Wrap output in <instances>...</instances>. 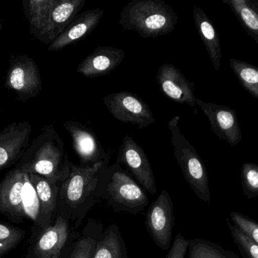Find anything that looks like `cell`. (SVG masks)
Segmentation results:
<instances>
[{
	"instance_id": "6da1fadb",
	"label": "cell",
	"mask_w": 258,
	"mask_h": 258,
	"mask_svg": "<svg viewBox=\"0 0 258 258\" xmlns=\"http://www.w3.org/2000/svg\"><path fill=\"white\" fill-rule=\"evenodd\" d=\"M71 162L54 127L45 125L15 167L25 174H37L51 183L61 184L69 177Z\"/></svg>"
},
{
	"instance_id": "7a4b0ae2",
	"label": "cell",
	"mask_w": 258,
	"mask_h": 258,
	"mask_svg": "<svg viewBox=\"0 0 258 258\" xmlns=\"http://www.w3.org/2000/svg\"><path fill=\"white\" fill-rule=\"evenodd\" d=\"M108 164L99 163L88 168L71 162V173L60 184L57 216L68 220L77 230L98 199L95 195L100 171Z\"/></svg>"
},
{
	"instance_id": "3957f363",
	"label": "cell",
	"mask_w": 258,
	"mask_h": 258,
	"mask_svg": "<svg viewBox=\"0 0 258 258\" xmlns=\"http://www.w3.org/2000/svg\"><path fill=\"white\" fill-rule=\"evenodd\" d=\"M95 195L115 212L136 215L149 204L147 192L118 164L103 168L98 174Z\"/></svg>"
},
{
	"instance_id": "277c9868",
	"label": "cell",
	"mask_w": 258,
	"mask_h": 258,
	"mask_svg": "<svg viewBox=\"0 0 258 258\" xmlns=\"http://www.w3.org/2000/svg\"><path fill=\"white\" fill-rule=\"evenodd\" d=\"M177 20L173 8L162 0H132L122 9L119 23L141 38H156L171 33Z\"/></svg>"
},
{
	"instance_id": "5b68a950",
	"label": "cell",
	"mask_w": 258,
	"mask_h": 258,
	"mask_svg": "<svg viewBox=\"0 0 258 258\" xmlns=\"http://www.w3.org/2000/svg\"><path fill=\"white\" fill-rule=\"evenodd\" d=\"M180 118L179 115H176L168 122L174 156L185 180L194 193L205 202L210 204L211 191L207 169L194 147L180 132Z\"/></svg>"
},
{
	"instance_id": "8992f818",
	"label": "cell",
	"mask_w": 258,
	"mask_h": 258,
	"mask_svg": "<svg viewBox=\"0 0 258 258\" xmlns=\"http://www.w3.org/2000/svg\"><path fill=\"white\" fill-rule=\"evenodd\" d=\"M29 175L14 167L0 182V213L12 222L24 223L31 219L30 198H36Z\"/></svg>"
},
{
	"instance_id": "52a82bcc",
	"label": "cell",
	"mask_w": 258,
	"mask_h": 258,
	"mask_svg": "<svg viewBox=\"0 0 258 258\" xmlns=\"http://www.w3.org/2000/svg\"><path fill=\"white\" fill-rule=\"evenodd\" d=\"M80 234L68 220L57 216L54 224L47 228L31 227L28 248L22 258H63Z\"/></svg>"
},
{
	"instance_id": "ba28073f",
	"label": "cell",
	"mask_w": 258,
	"mask_h": 258,
	"mask_svg": "<svg viewBox=\"0 0 258 258\" xmlns=\"http://www.w3.org/2000/svg\"><path fill=\"white\" fill-rule=\"evenodd\" d=\"M5 86L13 91L21 101L37 96L42 89L39 67L27 55L11 56Z\"/></svg>"
},
{
	"instance_id": "9c48e42d",
	"label": "cell",
	"mask_w": 258,
	"mask_h": 258,
	"mask_svg": "<svg viewBox=\"0 0 258 258\" xmlns=\"http://www.w3.org/2000/svg\"><path fill=\"white\" fill-rule=\"evenodd\" d=\"M146 227L150 237L163 251L171 246L174 227V204L171 195L162 190L146 214Z\"/></svg>"
},
{
	"instance_id": "30bf717a",
	"label": "cell",
	"mask_w": 258,
	"mask_h": 258,
	"mask_svg": "<svg viewBox=\"0 0 258 258\" xmlns=\"http://www.w3.org/2000/svg\"><path fill=\"white\" fill-rule=\"evenodd\" d=\"M116 164L135 179L146 192L156 195V178L148 157L142 147L128 135L125 136L119 148Z\"/></svg>"
},
{
	"instance_id": "8fae6325",
	"label": "cell",
	"mask_w": 258,
	"mask_h": 258,
	"mask_svg": "<svg viewBox=\"0 0 258 258\" xmlns=\"http://www.w3.org/2000/svg\"><path fill=\"white\" fill-rule=\"evenodd\" d=\"M104 105L118 121L138 125L144 129L156 123L148 105L138 95L128 91H121L104 97Z\"/></svg>"
},
{
	"instance_id": "7c38bea8",
	"label": "cell",
	"mask_w": 258,
	"mask_h": 258,
	"mask_svg": "<svg viewBox=\"0 0 258 258\" xmlns=\"http://www.w3.org/2000/svg\"><path fill=\"white\" fill-rule=\"evenodd\" d=\"M72 139L73 148L80 159V166L88 168L99 163L109 164L110 154L106 152L95 132L78 121L63 123Z\"/></svg>"
},
{
	"instance_id": "4fadbf2b",
	"label": "cell",
	"mask_w": 258,
	"mask_h": 258,
	"mask_svg": "<svg viewBox=\"0 0 258 258\" xmlns=\"http://www.w3.org/2000/svg\"><path fill=\"white\" fill-rule=\"evenodd\" d=\"M32 125L28 121L13 122L0 132V173L20 162L30 145Z\"/></svg>"
},
{
	"instance_id": "5bb4252c",
	"label": "cell",
	"mask_w": 258,
	"mask_h": 258,
	"mask_svg": "<svg viewBox=\"0 0 258 258\" xmlns=\"http://www.w3.org/2000/svg\"><path fill=\"white\" fill-rule=\"evenodd\" d=\"M197 105L207 117L211 129L218 138L231 146L237 145L242 141V131L234 109L222 105L205 102L199 98H197Z\"/></svg>"
},
{
	"instance_id": "9a60e30c",
	"label": "cell",
	"mask_w": 258,
	"mask_h": 258,
	"mask_svg": "<svg viewBox=\"0 0 258 258\" xmlns=\"http://www.w3.org/2000/svg\"><path fill=\"white\" fill-rule=\"evenodd\" d=\"M156 82L162 93L169 99L179 104L188 105L195 109L197 98L194 83L189 81L174 65H161L158 70Z\"/></svg>"
},
{
	"instance_id": "2e32d148",
	"label": "cell",
	"mask_w": 258,
	"mask_h": 258,
	"mask_svg": "<svg viewBox=\"0 0 258 258\" xmlns=\"http://www.w3.org/2000/svg\"><path fill=\"white\" fill-rule=\"evenodd\" d=\"M85 0H55L48 20L36 39L49 45L58 37L84 7Z\"/></svg>"
},
{
	"instance_id": "e0dca14e",
	"label": "cell",
	"mask_w": 258,
	"mask_h": 258,
	"mask_svg": "<svg viewBox=\"0 0 258 258\" xmlns=\"http://www.w3.org/2000/svg\"><path fill=\"white\" fill-rule=\"evenodd\" d=\"M27 174L34 188L39 205V216L32 228L43 230L54 224L57 218L60 184L51 183L45 177L37 174Z\"/></svg>"
},
{
	"instance_id": "ac0fdd59",
	"label": "cell",
	"mask_w": 258,
	"mask_h": 258,
	"mask_svg": "<svg viewBox=\"0 0 258 258\" xmlns=\"http://www.w3.org/2000/svg\"><path fill=\"white\" fill-rule=\"evenodd\" d=\"M104 15V10L99 8L78 14L64 31L48 45V51H59L83 40L95 30Z\"/></svg>"
},
{
	"instance_id": "d6986e66",
	"label": "cell",
	"mask_w": 258,
	"mask_h": 258,
	"mask_svg": "<svg viewBox=\"0 0 258 258\" xmlns=\"http://www.w3.org/2000/svg\"><path fill=\"white\" fill-rule=\"evenodd\" d=\"M123 49L112 46H99L83 59L79 65L77 72L88 78L107 75L116 69L124 60Z\"/></svg>"
},
{
	"instance_id": "ffe728a7",
	"label": "cell",
	"mask_w": 258,
	"mask_h": 258,
	"mask_svg": "<svg viewBox=\"0 0 258 258\" xmlns=\"http://www.w3.org/2000/svg\"><path fill=\"white\" fill-rule=\"evenodd\" d=\"M194 19L197 33L209 53L212 66L215 71H219L222 53L218 31L204 11L197 6L194 9Z\"/></svg>"
},
{
	"instance_id": "44dd1931",
	"label": "cell",
	"mask_w": 258,
	"mask_h": 258,
	"mask_svg": "<svg viewBox=\"0 0 258 258\" xmlns=\"http://www.w3.org/2000/svg\"><path fill=\"white\" fill-rule=\"evenodd\" d=\"M104 231L101 221L89 218L80 237L74 242L63 258H93L95 245Z\"/></svg>"
},
{
	"instance_id": "7402d4cb",
	"label": "cell",
	"mask_w": 258,
	"mask_h": 258,
	"mask_svg": "<svg viewBox=\"0 0 258 258\" xmlns=\"http://www.w3.org/2000/svg\"><path fill=\"white\" fill-rule=\"evenodd\" d=\"M93 258H128L126 245L117 224L104 230L97 241Z\"/></svg>"
},
{
	"instance_id": "603a6c76",
	"label": "cell",
	"mask_w": 258,
	"mask_h": 258,
	"mask_svg": "<svg viewBox=\"0 0 258 258\" xmlns=\"http://www.w3.org/2000/svg\"><path fill=\"white\" fill-rule=\"evenodd\" d=\"M258 45V0H223Z\"/></svg>"
},
{
	"instance_id": "cb8c5ba5",
	"label": "cell",
	"mask_w": 258,
	"mask_h": 258,
	"mask_svg": "<svg viewBox=\"0 0 258 258\" xmlns=\"http://www.w3.org/2000/svg\"><path fill=\"white\" fill-rule=\"evenodd\" d=\"M55 0H23V9L29 23V31L34 37L40 33Z\"/></svg>"
},
{
	"instance_id": "d4e9b609",
	"label": "cell",
	"mask_w": 258,
	"mask_h": 258,
	"mask_svg": "<svg viewBox=\"0 0 258 258\" xmlns=\"http://www.w3.org/2000/svg\"><path fill=\"white\" fill-rule=\"evenodd\" d=\"M230 66L240 84L258 98V67L235 59H230Z\"/></svg>"
},
{
	"instance_id": "484cf974",
	"label": "cell",
	"mask_w": 258,
	"mask_h": 258,
	"mask_svg": "<svg viewBox=\"0 0 258 258\" xmlns=\"http://www.w3.org/2000/svg\"><path fill=\"white\" fill-rule=\"evenodd\" d=\"M189 258H240L236 253L203 239H190Z\"/></svg>"
},
{
	"instance_id": "4316f807",
	"label": "cell",
	"mask_w": 258,
	"mask_h": 258,
	"mask_svg": "<svg viewBox=\"0 0 258 258\" xmlns=\"http://www.w3.org/2000/svg\"><path fill=\"white\" fill-rule=\"evenodd\" d=\"M25 236V230L0 222V258L16 248Z\"/></svg>"
},
{
	"instance_id": "83f0119b",
	"label": "cell",
	"mask_w": 258,
	"mask_h": 258,
	"mask_svg": "<svg viewBox=\"0 0 258 258\" xmlns=\"http://www.w3.org/2000/svg\"><path fill=\"white\" fill-rule=\"evenodd\" d=\"M242 190L247 198L258 196V165L246 162L241 169Z\"/></svg>"
},
{
	"instance_id": "f1b7e54d",
	"label": "cell",
	"mask_w": 258,
	"mask_h": 258,
	"mask_svg": "<svg viewBox=\"0 0 258 258\" xmlns=\"http://www.w3.org/2000/svg\"><path fill=\"white\" fill-rule=\"evenodd\" d=\"M233 242L237 245L242 258H258V245L245 236L234 224L227 220Z\"/></svg>"
},
{
	"instance_id": "f546056e",
	"label": "cell",
	"mask_w": 258,
	"mask_h": 258,
	"mask_svg": "<svg viewBox=\"0 0 258 258\" xmlns=\"http://www.w3.org/2000/svg\"><path fill=\"white\" fill-rule=\"evenodd\" d=\"M230 218L234 225L258 245V223L246 215L236 212H231Z\"/></svg>"
},
{
	"instance_id": "4dcf8cb0",
	"label": "cell",
	"mask_w": 258,
	"mask_h": 258,
	"mask_svg": "<svg viewBox=\"0 0 258 258\" xmlns=\"http://www.w3.org/2000/svg\"><path fill=\"white\" fill-rule=\"evenodd\" d=\"M190 239H186L181 233L176 235L174 242L165 258H185Z\"/></svg>"
},
{
	"instance_id": "1f68e13d",
	"label": "cell",
	"mask_w": 258,
	"mask_h": 258,
	"mask_svg": "<svg viewBox=\"0 0 258 258\" xmlns=\"http://www.w3.org/2000/svg\"><path fill=\"white\" fill-rule=\"evenodd\" d=\"M2 28H3V24H2L1 20H0V30H2Z\"/></svg>"
}]
</instances>
